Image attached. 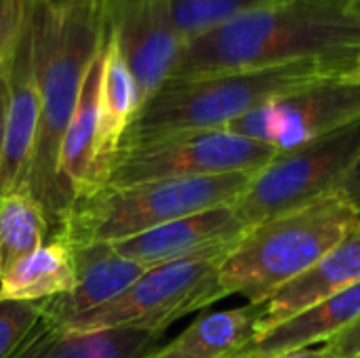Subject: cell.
I'll list each match as a JSON object with an SVG mask.
<instances>
[{
  "mask_svg": "<svg viewBox=\"0 0 360 358\" xmlns=\"http://www.w3.org/2000/svg\"><path fill=\"white\" fill-rule=\"evenodd\" d=\"M359 49L356 0H281L251 8L184 42L167 80L348 57Z\"/></svg>",
  "mask_w": 360,
  "mask_h": 358,
  "instance_id": "1",
  "label": "cell"
},
{
  "mask_svg": "<svg viewBox=\"0 0 360 358\" xmlns=\"http://www.w3.org/2000/svg\"><path fill=\"white\" fill-rule=\"evenodd\" d=\"M108 19L86 11H53L36 0L34 53L40 93V118L34 150L17 190L27 192L44 211L49 238L65 219L57 167L65 129L76 110L84 78L103 49Z\"/></svg>",
  "mask_w": 360,
  "mask_h": 358,
  "instance_id": "2",
  "label": "cell"
},
{
  "mask_svg": "<svg viewBox=\"0 0 360 358\" xmlns=\"http://www.w3.org/2000/svg\"><path fill=\"white\" fill-rule=\"evenodd\" d=\"M354 57L306 59L251 72L167 80L139 108L120 146L173 133L228 129V124L272 99L342 76Z\"/></svg>",
  "mask_w": 360,
  "mask_h": 358,
  "instance_id": "3",
  "label": "cell"
},
{
  "mask_svg": "<svg viewBox=\"0 0 360 358\" xmlns=\"http://www.w3.org/2000/svg\"><path fill=\"white\" fill-rule=\"evenodd\" d=\"M360 222L356 207L338 190L302 209L247 228L219 268L221 295L264 304L306 274Z\"/></svg>",
  "mask_w": 360,
  "mask_h": 358,
  "instance_id": "4",
  "label": "cell"
},
{
  "mask_svg": "<svg viewBox=\"0 0 360 358\" xmlns=\"http://www.w3.org/2000/svg\"><path fill=\"white\" fill-rule=\"evenodd\" d=\"M255 173H224L135 186H101L74 200L51 238L70 249L120 243L162 224L217 207H232Z\"/></svg>",
  "mask_w": 360,
  "mask_h": 358,
  "instance_id": "5",
  "label": "cell"
},
{
  "mask_svg": "<svg viewBox=\"0 0 360 358\" xmlns=\"http://www.w3.org/2000/svg\"><path fill=\"white\" fill-rule=\"evenodd\" d=\"M360 158V120L300 148L281 150L232 205L247 228L338 192Z\"/></svg>",
  "mask_w": 360,
  "mask_h": 358,
  "instance_id": "6",
  "label": "cell"
},
{
  "mask_svg": "<svg viewBox=\"0 0 360 358\" xmlns=\"http://www.w3.org/2000/svg\"><path fill=\"white\" fill-rule=\"evenodd\" d=\"M226 255L186 260L146 270L116 300L74 317L63 327L76 333L110 329L167 331L181 317L224 300L219 268Z\"/></svg>",
  "mask_w": 360,
  "mask_h": 358,
  "instance_id": "7",
  "label": "cell"
},
{
  "mask_svg": "<svg viewBox=\"0 0 360 358\" xmlns=\"http://www.w3.org/2000/svg\"><path fill=\"white\" fill-rule=\"evenodd\" d=\"M278 150L230 133L190 131L118 146L105 186H135L224 173H257Z\"/></svg>",
  "mask_w": 360,
  "mask_h": 358,
  "instance_id": "8",
  "label": "cell"
},
{
  "mask_svg": "<svg viewBox=\"0 0 360 358\" xmlns=\"http://www.w3.org/2000/svg\"><path fill=\"white\" fill-rule=\"evenodd\" d=\"M360 120V84L325 78L287 93L228 124L226 131L291 150L327 137Z\"/></svg>",
  "mask_w": 360,
  "mask_h": 358,
  "instance_id": "9",
  "label": "cell"
},
{
  "mask_svg": "<svg viewBox=\"0 0 360 358\" xmlns=\"http://www.w3.org/2000/svg\"><path fill=\"white\" fill-rule=\"evenodd\" d=\"M108 34L133 72L143 106L167 82L184 46L171 0H116L108 15Z\"/></svg>",
  "mask_w": 360,
  "mask_h": 358,
  "instance_id": "10",
  "label": "cell"
},
{
  "mask_svg": "<svg viewBox=\"0 0 360 358\" xmlns=\"http://www.w3.org/2000/svg\"><path fill=\"white\" fill-rule=\"evenodd\" d=\"M245 232L247 226L234 207H217L112 243V247L118 255L150 270L173 262L228 255Z\"/></svg>",
  "mask_w": 360,
  "mask_h": 358,
  "instance_id": "11",
  "label": "cell"
},
{
  "mask_svg": "<svg viewBox=\"0 0 360 358\" xmlns=\"http://www.w3.org/2000/svg\"><path fill=\"white\" fill-rule=\"evenodd\" d=\"M34 13L21 27L6 59V131L0 158V194L17 190L25 175L40 118V93L34 53Z\"/></svg>",
  "mask_w": 360,
  "mask_h": 358,
  "instance_id": "12",
  "label": "cell"
},
{
  "mask_svg": "<svg viewBox=\"0 0 360 358\" xmlns=\"http://www.w3.org/2000/svg\"><path fill=\"white\" fill-rule=\"evenodd\" d=\"M70 251L76 270L74 289L40 302L42 314L59 325L116 300L148 270L118 255L110 243L76 247Z\"/></svg>",
  "mask_w": 360,
  "mask_h": 358,
  "instance_id": "13",
  "label": "cell"
},
{
  "mask_svg": "<svg viewBox=\"0 0 360 358\" xmlns=\"http://www.w3.org/2000/svg\"><path fill=\"white\" fill-rule=\"evenodd\" d=\"M360 283V222L327 255H323L306 274L276 291L262 304L255 333L262 335L302 310Z\"/></svg>",
  "mask_w": 360,
  "mask_h": 358,
  "instance_id": "14",
  "label": "cell"
},
{
  "mask_svg": "<svg viewBox=\"0 0 360 358\" xmlns=\"http://www.w3.org/2000/svg\"><path fill=\"white\" fill-rule=\"evenodd\" d=\"M160 340L162 331L148 329L76 333L40 314L4 358H148L160 346Z\"/></svg>",
  "mask_w": 360,
  "mask_h": 358,
  "instance_id": "15",
  "label": "cell"
},
{
  "mask_svg": "<svg viewBox=\"0 0 360 358\" xmlns=\"http://www.w3.org/2000/svg\"><path fill=\"white\" fill-rule=\"evenodd\" d=\"M99 78H101V53L97 55L84 78L76 110L61 139L57 179H59V192L65 205V213L74 200L105 186V171L99 160V143H97Z\"/></svg>",
  "mask_w": 360,
  "mask_h": 358,
  "instance_id": "16",
  "label": "cell"
},
{
  "mask_svg": "<svg viewBox=\"0 0 360 358\" xmlns=\"http://www.w3.org/2000/svg\"><path fill=\"white\" fill-rule=\"evenodd\" d=\"M360 319V283L253 335L232 358H274L289 350L327 344Z\"/></svg>",
  "mask_w": 360,
  "mask_h": 358,
  "instance_id": "17",
  "label": "cell"
},
{
  "mask_svg": "<svg viewBox=\"0 0 360 358\" xmlns=\"http://www.w3.org/2000/svg\"><path fill=\"white\" fill-rule=\"evenodd\" d=\"M139 108L141 99L133 72L129 70L116 42L110 38V34H105V42L101 49V78L97 95V143L105 179L112 158L127 129L137 116Z\"/></svg>",
  "mask_w": 360,
  "mask_h": 358,
  "instance_id": "18",
  "label": "cell"
},
{
  "mask_svg": "<svg viewBox=\"0 0 360 358\" xmlns=\"http://www.w3.org/2000/svg\"><path fill=\"white\" fill-rule=\"evenodd\" d=\"M259 310V304H249L205 314L148 358H232L253 338Z\"/></svg>",
  "mask_w": 360,
  "mask_h": 358,
  "instance_id": "19",
  "label": "cell"
},
{
  "mask_svg": "<svg viewBox=\"0 0 360 358\" xmlns=\"http://www.w3.org/2000/svg\"><path fill=\"white\" fill-rule=\"evenodd\" d=\"M76 270L65 243L49 238L0 276V302H42L72 291Z\"/></svg>",
  "mask_w": 360,
  "mask_h": 358,
  "instance_id": "20",
  "label": "cell"
},
{
  "mask_svg": "<svg viewBox=\"0 0 360 358\" xmlns=\"http://www.w3.org/2000/svg\"><path fill=\"white\" fill-rule=\"evenodd\" d=\"M49 234L44 211L27 192L11 190L0 194V276L40 249Z\"/></svg>",
  "mask_w": 360,
  "mask_h": 358,
  "instance_id": "21",
  "label": "cell"
},
{
  "mask_svg": "<svg viewBox=\"0 0 360 358\" xmlns=\"http://www.w3.org/2000/svg\"><path fill=\"white\" fill-rule=\"evenodd\" d=\"M281 0H171L173 21L184 42L251 8Z\"/></svg>",
  "mask_w": 360,
  "mask_h": 358,
  "instance_id": "22",
  "label": "cell"
},
{
  "mask_svg": "<svg viewBox=\"0 0 360 358\" xmlns=\"http://www.w3.org/2000/svg\"><path fill=\"white\" fill-rule=\"evenodd\" d=\"M40 302H0V358H4L40 319Z\"/></svg>",
  "mask_w": 360,
  "mask_h": 358,
  "instance_id": "23",
  "label": "cell"
},
{
  "mask_svg": "<svg viewBox=\"0 0 360 358\" xmlns=\"http://www.w3.org/2000/svg\"><path fill=\"white\" fill-rule=\"evenodd\" d=\"M36 0H0V65L6 61Z\"/></svg>",
  "mask_w": 360,
  "mask_h": 358,
  "instance_id": "24",
  "label": "cell"
},
{
  "mask_svg": "<svg viewBox=\"0 0 360 358\" xmlns=\"http://www.w3.org/2000/svg\"><path fill=\"white\" fill-rule=\"evenodd\" d=\"M335 358H360V319L327 342Z\"/></svg>",
  "mask_w": 360,
  "mask_h": 358,
  "instance_id": "25",
  "label": "cell"
},
{
  "mask_svg": "<svg viewBox=\"0 0 360 358\" xmlns=\"http://www.w3.org/2000/svg\"><path fill=\"white\" fill-rule=\"evenodd\" d=\"M44 6L53 11H86V13H97L108 19L110 8L116 0H40Z\"/></svg>",
  "mask_w": 360,
  "mask_h": 358,
  "instance_id": "26",
  "label": "cell"
},
{
  "mask_svg": "<svg viewBox=\"0 0 360 358\" xmlns=\"http://www.w3.org/2000/svg\"><path fill=\"white\" fill-rule=\"evenodd\" d=\"M340 192L356 207V211L360 213V158L356 160V165L352 167V171L348 173V177L344 179Z\"/></svg>",
  "mask_w": 360,
  "mask_h": 358,
  "instance_id": "27",
  "label": "cell"
},
{
  "mask_svg": "<svg viewBox=\"0 0 360 358\" xmlns=\"http://www.w3.org/2000/svg\"><path fill=\"white\" fill-rule=\"evenodd\" d=\"M6 99H8V87H6V61H4L0 65V158H2L4 131H6Z\"/></svg>",
  "mask_w": 360,
  "mask_h": 358,
  "instance_id": "28",
  "label": "cell"
},
{
  "mask_svg": "<svg viewBox=\"0 0 360 358\" xmlns=\"http://www.w3.org/2000/svg\"><path fill=\"white\" fill-rule=\"evenodd\" d=\"M274 358H335V354L331 352V348L327 344H321V346H308V348L289 350V352H283V354Z\"/></svg>",
  "mask_w": 360,
  "mask_h": 358,
  "instance_id": "29",
  "label": "cell"
},
{
  "mask_svg": "<svg viewBox=\"0 0 360 358\" xmlns=\"http://www.w3.org/2000/svg\"><path fill=\"white\" fill-rule=\"evenodd\" d=\"M340 78L346 80V82H352V84H360V49L359 53H356V57H354V61H352V65Z\"/></svg>",
  "mask_w": 360,
  "mask_h": 358,
  "instance_id": "30",
  "label": "cell"
},
{
  "mask_svg": "<svg viewBox=\"0 0 360 358\" xmlns=\"http://www.w3.org/2000/svg\"><path fill=\"white\" fill-rule=\"evenodd\" d=\"M356 2H359V4H360V0H356Z\"/></svg>",
  "mask_w": 360,
  "mask_h": 358,
  "instance_id": "31",
  "label": "cell"
}]
</instances>
